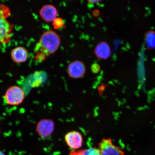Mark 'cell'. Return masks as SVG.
Masks as SVG:
<instances>
[{"mask_svg":"<svg viewBox=\"0 0 155 155\" xmlns=\"http://www.w3.org/2000/svg\"><path fill=\"white\" fill-rule=\"evenodd\" d=\"M61 42L60 37L53 31L44 33L35 48V59L38 62L43 61L57 51Z\"/></svg>","mask_w":155,"mask_h":155,"instance_id":"1","label":"cell"},{"mask_svg":"<svg viewBox=\"0 0 155 155\" xmlns=\"http://www.w3.org/2000/svg\"><path fill=\"white\" fill-rule=\"evenodd\" d=\"M4 98L7 104L18 105L22 103L25 98V94L22 88L17 86H11L5 93Z\"/></svg>","mask_w":155,"mask_h":155,"instance_id":"2","label":"cell"},{"mask_svg":"<svg viewBox=\"0 0 155 155\" xmlns=\"http://www.w3.org/2000/svg\"><path fill=\"white\" fill-rule=\"evenodd\" d=\"M6 11L3 10L0 13V43L2 44L8 43L11 40L13 28L6 19L9 15Z\"/></svg>","mask_w":155,"mask_h":155,"instance_id":"3","label":"cell"},{"mask_svg":"<svg viewBox=\"0 0 155 155\" xmlns=\"http://www.w3.org/2000/svg\"><path fill=\"white\" fill-rule=\"evenodd\" d=\"M100 155H124L120 147L114 145L111 138H103L98 145Z\"/></svg>","mask_w":155,"mask_h":155,"instance_id":"4","label":"cell"},{"mask_svg":"<svg viewBox=\"0 0 155 155\" xmlns=\"http://www.w3.org/2000/svg\"><path fill=\"white\" fill-rule=\"evenodd\" d=\"M55 130V123L51 119H42L38 122L36 131L38 135L42 139L49 137Z\"/></svg>","mask_w":155,"mask_h":155,"instance_id":"5","label":"cell"},{"mask_svg":"<svg viewBox=\"0 0 155 155\" xmlns=\"http://www.w3.org/2000/svg\"><path fill=\"white\" fill-rule=\"evenodd\" d=\"M86 68L84 63L80 61H75L68 66L67 72L69 77L73 79L82 78L85 74Z\"/></svg>","mask_w":155,"mask_h":155,"instance_id":"6","label":"cell"},{"mask_svg":"<svg viewBox=\"0 0 155 155\" xmlns=\"http://www.w3.org/2000/svg\"><path fill=\"white\" fill-rule=\"evenodd\" d=\"M65 140L68 146L73 150H77L81 148L83 142L82 134L75 131L67 133L65 136Z\"/></svg>","mask_w":155,"mask_h":155,"instance_id":"7","label":"cell"},{"mask_svg":"<svg viewBox=\"0 0 155 155\" xmlns=\"http://www.w3.org/2000/svg\"><path fill=\"white\" fill-rule=\"evenodd\" d=\"M94 52L95 55L98 59L106 60L111 55V50L107 42L102 41L97 45Z\"/></svg>","mask_w":155,"mask_h":155,"instance_id":"8","label":"cell"},{"mask_svg":"<svg viewBox=\"0 0 155 155\" xmlns=\"http://www.w3.org/2000/svg\"><path fill=\"white\" fill-rule=\"evenodd\" d=\"M40 15L41 18L46 22H51L57 18L58 15L57 10L53 5H46L41 9Z\"/></svg>","mask_w":155,"mask_h":155,"instance_id":"9","label":"cell"},{"mask_svg":"<svg viewBox=\"0 0 155 155\" xmlns=\"http://www.w3.org/2000/svg\"><path fill=\"white\" fill-rule=\"evenodd\" d=\"M11 57L12 61L15 63H24L28 59V51L24 47H17L11 51Z\"/></svg>","mask_w":155,"mask_h":155,"instance_id":"10","label":"cell"},{"mask_svg":"<svg viewBox=\"0 0 155 155\" xmlns=\"http://www.w3.org/2000/svg\"><path fill=\"white\" fill-rule=\"evenodd\" d=\"M70 155H100L98 148L96 147L79 150H72L70 152Z\"/></svg>","mask_w":155,"mask_h":155,"instance_id":"11","label":"cell"},{"mask_svg":"<svg viewBox=\"0 0 155 155\" xmlns=\"http://www.w3.org/2000/svg\"><path fill=\"white\" fill-rule=\"evenodd\" d=\"M54 28L57 29L61 28L64 26V23L62 19L60 18H56L54 21Z\"/></svg>","mask_w":155,"mask_h":155,"instance_id":"12","label":"cell"},{"mask_svg":"<svg viewBox=\"0 0 155 155\" xmlns=\"http://www.w3.org/2000/svg\"><path fill=\"white\" fill-rule=\"evenodd\" d=\"M91 70L93 73H97L100 71V66L97 63L93 64L91 67Z\"/></svg>","mask_w":155,"mask_h":155,"instance_id":"13","label":"cell"},{"mask_svg":"<svg viewBox=\"0 0 155 155\" xmlns=\"http://www.w3.org/2000/svg\"><path fill=\"white\" fill-rule=\"evenodd\" d=\"M92 15L93 16L95 17H98L100 15V11L98 10H95L93 11Z\"/></svg>","mask_w":155,"mask_h":155,"instance_id":"14","label":"cell"},{"mask_svg":"<svg viewBox=\"0 0 155 155\" xmlns=\"http://www.w3.org/2000/svg\"><path fill=\"white\" fill-rule=\"evenodd\" d=\"M101 1L102 0H87L88 3L91 4H94L99 2Z\"/></svg>","mask_w":155,"mask_h":155,"instance_id":"15","label":"cell"},{"mask_svg":"<svg viewBox=\"0 0 155 155\" xmlns=\"http://www.w3.org/2000/svg\"><path fill=\"white\" fill-rule=\"evenodd\" d=\"M5 7L3 6H1L0 5V13H1L2 11L3 10L4 8Z\"/></svg>","mask_w":155,"mask_h":155,"instance_id":"16","label":"cell"},{"mask_svg":"<svg viewBox=\"0 0 155 155\" xmlns=\"http://www.w3.org/2000/svg\"><path fill=\"white\" fill-rule=\"evenodd\" d=\"M0 155H5L4 153L1 150H0Z\"/></svg>","mask_w":155,"mask_h":155,"instance_id":"17","label":"cell"}]
</instances>
